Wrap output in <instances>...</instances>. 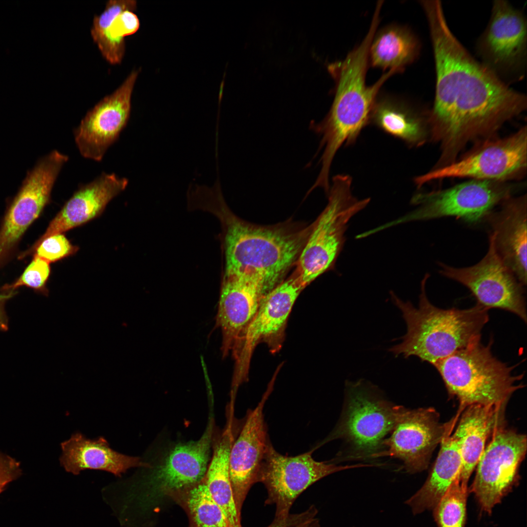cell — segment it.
Here are the masks:
<instances>
[{"mask_svg":"<svg viewBox=\"0 0 527 527\" xmlns=\"http://www.w3.org/2000/svg\"><path fill=\"white\" fill-rule=\"evenodd\" d=\"M449 425L440 421L433 407L409 409L404 407L383 448L372 458L390 457L401 460L406 472L426 469L432 452L444 438Z\"/></svg>","mask_w":527,"mask_h":527,"instance_id":"obj_16","label":"cell"},{"mask_svg":"<svg viewBox=\"0 0 527 527\" xmlns=\"http://www.w3.org/2000/svg\"><path fill=\"white\" fill-rule=\"evenodd\" d=\"M68 160L67 156L54 150L28 173L0 229V264L49 203L53 185Z\"/></svg>","mask_w":527,"mask_h":527,"instance_id":"obj_15","label":"cell"},{"mask_svg":"<svg viewBox=\"0 0 527 527\" xmlns=\"http://www.w3.org/2000/svg\"><path fill=\"white\" fill-rule=\"evenodd\" d=\"M351 183L347 175L333 178L327 204L311 225L296 264L294 273L304 288L334 266L345 243L348 222L370 201L354 197Z\"/></svg>","mask_w":527,"mask_h":527,"instance_id":"obj_6","label":"cell"},{"mask_svg":"<svg viewBox=\"0 0 527 527\" xmlns=\"http://www.w3.org/2000/svg\"><path fill=\"white\" fill-rule=\"evenodd\" d=\"M375 30L370 28L362 41L348 53L343 61L328 66L335 81V96L331 108L319 123L311 122L310 128L321 137L318 177L329 178L335 155L343 145L355 142L362 130L370 121L371 111L383 84L392 75L402 72L387 70L371 85L366 83L369 64V49Z\"/></svg>","mask_w":527,"mask_h":527,"instance_id":"obj_3","label":"cell"},{"mask_svg":"<svg viewBox=\"0 0 527 527\" xmlns=\"http://www.w3.org/2000/svg\"><path fill=\"white\" fill-rule=\"evenodd\" d=\"M266 295L260 282L251 276H224L215 322L222 333L223 357L236 348Z\"/></svg>","mask_w":527,"mask_h":527,"instance_id":"obj_19","label":"cell"},{"mask_svg":"<svg viewBox=\"0 0 527 527\" xmlns=\"http://www.w3.org/2000/svg\"><path fill=\"white\" fill-rule=\"evenodd\" d=\"M270 390L269 388L254 409L248 411L229 453V478L235 505L240 515L249 489L258 482L261 464L270 442L263 414Z\"/></svg>","mask_w":527,"mask_h":527,"instance_id":"obj_18","label":"cell"},{"mask_svg":"<svg viewBox=\"0 0 527 527\" xmlns=\"http://www.w3.org/2000/svg\"><path fill=\"white\" fill-rule=\"evenodd\" d=\"M228 426L213 446L212 458L203 478L209 493L225 517L228 527H242L229 475V456L234 442Z\"/></svg>","mask_w":527,"mask_h":527,"instance_id":"obj_29","label":"cell"},{"mask_svg":"<svg viewBox=\"0 0 527 527\" xmlns=\"http://www.w3.org/2000/svg\"><path fill=\"white\" fill-rule=\"evenodd\" d=\"M140 69L132 71L117 89L99 101L74 131L81 155L96 162L117 140L129 120L134 85Z\"/></svg>","mask_w":527,"mask_h":527,"instance_id":"obj_17","label":"cell"},{"mask_svg":"<svg viewBox=\"0 0 527 527\" xmlns=\"http://www.w3.org/2000/svg\"><path fill=\"white\" fill-rule=\"evenodd\" d=\"M50 271L49 263L34 256L20 277L12 284L4 285L1 290L4 292L14 291L19 287L25 286L47 295L48 292L46 285Z\"/></svg>","mask_w":527,"mask_h":527,"instance_id":"obj_32","label":"cell"},{"mask_svg":"<svg viewBox=\"0 0 527 527\" xmlns=\"http://www.w3.org/2000/svg\"><path fill=\"white\" fill-rule=\"evenodd\" d=\"M14 294V291L0 293V331L8 329V318L5 309V303Z\"/></svg>","mask_w":527,"mask_h":527,"instance_id":"obj_35","label":"cell"},{"mask_svg":"<svg viewBox=\"0 0 527 527\" xmlns=\"http://www.w3.org/2000/svg\"><path fill=\"white\" fill-rule=\"evenodd\" d=\"M477 465L469 490L481 509L490 514L518 484L519 467L527 448L526 435L506 428L504 424L496 427Z\"/></svg>","mask_w":527,"mask_h":527,"instance_id":"obj_12","label":"cell"},{"mask_svg":"<svg viewBox=\"0 0 527 527\" xmlns=\"http://www.w3.org/2000/svg\"><path fill=\"white\" fill-rule=\"evenodd\" d=\"M317 514V509L311 505L301 513L275 516L272 522L267 527H320Z\"/></svg>","mask_w":527,"mask_h":527,"instance_id":"obj_34","label":"cell"},{"mask_svg":"<svg viewBox=\"0 0 527 527\" xmlns=\"http://www.w3.org/2000/svg\"><path fill=\"white\" fill-rule=\"evenodd\" d=\"M436 68L435 100L427 118L431 139L454 158L470 142L495 137L527 108L526 96L475 60L451 32L441 2H423Z\"/></svg>","mask_w":527,"mask_h":527,"instance_id":"obj_1","label":"cell"},{"mask_svg":"<svg viewBox=\"0 0 527 527\" xmlns=\"http://www.w3.org/2000/svg\"><path fill=\"white\" fill-rule=\"evenodd\" d=\"M469 492L457 478L433 508V517L438 527H464L466 500Z\"/></svg>","mask_w":527,"mask_h":527,"instance_id":"obj_31","label":"cell"},{"mask_svg":"<svg viewBox=\"0 0 527 527\" xmlns=\"http://www.w3.org/2000/svg\"><path fill=\"white\" fill-rule=\"evenodd\" d=\"M429 277L421 281L418 308L404 302L391 292L394 304L401 311L406 325L402 342L388 351L405 358L414 356L433 365L458 350L481 339V331L489 320L488 309L476 304L467 309H442L428 300L426 285Z\"/></svg>","mask_w":527,"mask_h":527,"instance_id":"obj_4","label":"cell"},{"mask_svg":"<svg viewBox=\"0 0 527 527\" xmlns=\"http://www.w3.org/2000/svg\"><path fill=\"white\" fill-rule=\"evenodd\" d=\"M527 129L525 126L503 138H491L476 143L471 152L445 167L432 169L414 178L418 187L436 180L470 178L508 182L526 174Z\"/></svg>","mask_w":527,"mask_h":527,"instance_id":"obj_9","label":"cell"},{"mask_svg":"<svg viewBox=\"0 0 527 527\" xmlns=\"http://www.w3.org/2000/svg\"><path fill=\"white\" fill-rule=\"evenodd\" d=\"M61 447V465L66 471L75 475L90 469L106 471L120 477L132 467H151L139 457L127 456L113 450L103 437L91 440L77 433L62 442Z\"/></svg>","mask_w":527,"mask_h":527,"instance_id":"obj_23","label":"cell"},{"mask_svg":"<svg viewBox=\"0 0 527 527\" xmlns=\"http://www.w3.org/2000/svg\"><path fill=\"white\" fill-rule=\"evenodd\" d=\"M439 272L467 287L479 304L488 310L498 308L514 313L527 322L525 286L498 254L492 236L488 250L476 264L455 267L438 263Z\"/></svg>","mask_w":527,"mask_h":527,"instance_id":"obj_11","label":"cell"},{"mask_svg":"<svg viewBox=\"0 0 527 527\" xmlns=\"http://www.w3.org/2000/svg\"><path fill=\"white\" fill-rule=\"evenodd\" d=\"M493 339L483 345L481 339L436 363L448 395L456 398L460 408L471 405H506L511 395L524 386V374L512 373L509 366L494 356Z\"/></svg>","mask_w":527,"mask_h":527,"instance_id":"obj_5","label":"cell"},{"mask_svg":"<svg viewBox=\"0 0 527 527\" xmlns=\"http://www.w3.org/2000/svg\"><path fill=\"white\" fill-rule=\"evenodd\" d=\"M211 420L200 439L171 448L154 468L151 482L166 492H182L199 483L209 465L213 435Z\"/></svg>","mask_w":527,"mask_h":527,"instance_id":"obj_21","label":"cell"},{"mask_svg":"<svg viewBox=\"0 0 527 527\" xmlns=\"http://www.w3.org/2000/svg\"><path fill=\"white\" fill-rule=\"evenodd\" d=\"M79 248L73 245L63 234H56L43 240L33 253L48 263L55 262L75 254Z\"/></svg>","mask_w":527,"mask_h":527,"instance_id":"obj_33","label":"cell"},{"mask_svg":"<svg viewBox=\"0 0 527 527\" xmlns=\"http://www.w3.org/2000/svg\"><path fill=\"white\" fill-rule=\"evenodd\" d=\"M371 121L385 132L410 145L418 146L425 141L421 117L402 98L379 93L371 111Z\"/></svg>","mask_w":527,"mask_h":527,"instance_id":"obj_27","label":"cell"},{"mask_svg":"<svg viewBox=\"0 0 527 527\" xmlns=\"http://www.w3.org/2000/svg\"><path fill=\"white\" fill-rule=\"evenodd\" d=\"M527 37L523 13L507 1H494L488 25L477 43L482 63L505 83L520 79L526 66Z\"/></svg>","mask_w":527,"mask_h":527,"instance_id":"obj_13","label":"cell"},{"mask_svg":"<svg viewBox=\"0 0 527 527\" xmlns=\"http://www.w3.org/2000/svg\"><path fill=\"white\" fill-rule=\"evenodd\" d=\"M371 465L337 466L318 462L312 451L295 456L283 455L269 443L260 469L258 482L266 488V504H275V516L285 515L296 499L310 486L333 473Z\"/></svg>","mask_w":527,"mask_h":527,"instance_id":"obj_14","label":"cell"},{"mask_svg":"<svg viewBox=\"0 0 527 527\" xmlns=\"http://www.w3.org/2000/svg\"><path fill=\"white\" fill-rule=\"evenodd\" d=\"M458 419L456 414L449 420L438 456L425 483L405 502L414 515L433 509L459 477L462 466L461 442L454 432Z\"/></svg>","mask_w":527,"mask_h":527,"instance_id":"obj_25","label":"cell"},{"mask_svg":"<svg viewBox=\"0 0 527 527\" xmlns=\"http://www.w3.org/2000/svg\"><path fill=\"white\" fill-rule=\"evenodd\" d=\"M516 188L508 182L473 180L445 189L419 193L411 200L418 207L391 224L449 217L475 224L486 221L496 207L512 197Z\"/></svg>","mask_w":527,"mask_h":527,"instance_id":"obj_8","label":"cell"},{"mask_svg":"<svg viewBox=\"0 0 527 527\" xmlns=\"http://www.w3.org/2000/svg\"><path fill=\"white\" fill-rule=\"evenodd\" d=\"M137 7L132 0H110L93 20L91 35L103 57L110 64L120 63L125 50L124 39L135 34L140 21L133 12Z\"/></svg>","mask_w":527,"mask_h":527,"instance_id":"obj_26","label":"cell"},{"mask_svg":"<svg viewBox=\"0 0 527 527\" xmlns=\"http://www.w3.org/2000/svg\"><path fill=\"white\" fill-rule=\"evenodd\" d=\"M345 401L338 424L328 440L343 439L352 451L350 458H372L383 450L404 406L384 398L376 387L363 380L345 383Z\"/></svg>","mask_w":527,"mask_h":527,"instance_id":"obj_7","label":"cell"},{"mask_svg":"<svg viewBox=\"0 0 527 527\" xmlns=\"http://www.w3.org/2000/svg\"><path fill=\"white\" fill-rule=\"evenodd\" d=\"M192 527H228L219 505L213 499L203 479L184 491Z\"/></svg>","mask_w":527,"mask_h":527,"instance_id":"obj_30","label":"cell"},{"mask_svg":"<svg viewBox=\"0 0 527 527\" xmlns=\"http://www.w3.org/2000/svg\"><path fill=\"white\" fill-rule=\"evenodd\" d=\"M505 405H471L461 410L454 433L460 439L462 466L458 479L467 486L488 437L504 424Z\"/></svg>","mask_w":527,"mask_h":527,"instance_id":"obj_24","label":"cell"},{"mask_svg":"<svg viewBox=\"0 0 527 527\" xmlns=\"http://www.w3.org/2000/svg\"><path fill=\"white\" fill-rule=\"evenodd\" d=\"M304 288L293 273L264 298L232 353L235 360L232 392L236 393L247 380L251 359L259 344H265L273 353L280 350L289 314Z\"/></svg>","mask_w":527,"mask_h":527,"instance_id":"obj_10","label":"cell"},{"mask_svg":"<svg viewBox=\"0 0 527 527\" xmlns=\"http://www.w3.org/2000/svg\"><path fill=\"white\" fill-rule=\"evenodd\" d=\"M527 195L511 197L486 220L496 250L519 281L527 285Z\"/></svg>","mask_w":527,"mask_h":527,"instance_id":"obj_22","label":"cell"},{"mask_svg":"<svg viewBox=\"0 0 527 527\" xmlns=\"http://www.w3.org/2000/svg\"><path fill=\"white\" fill-rule=\"evenodd\" d=\"M419 51V41L409 28L389 24L374 34L369 49V64L383 70L402 71L417 59Z\"/></svg>","mask_w":527,"mask_h":527,"instance_id":"obj_28","label":"cell"},{"mask_svg":"<svg viewBox=\"0 0 527 527\" xmlns=\"http://www.w3.org/2000/svg\"><path fill=\"white\" fill-rule=\"evenodd\" d=\"M128 183L125 178L113 173H102L92 182L79 187L51 221L44 234L24 255L32 253L46 238L63 234L98 217Z\"/></svg>","mask_w":527,"mask_h":527,"instance_id":"obj_20","label":"cell"},{"mask_svg":"<svg viewBox=\"0 0 527 527\" xmlns=\"http://www.w3.org/2000/svg\"><path fill=\"white\" fill-rule=\"evenodd\" d=\"M200 208L220 220L223 230L224 276L249 275L257 279L268 294L284 280L296 264L311 230L281 224L262 226L246 222L229 209L222 190L202 199Z\"/></svg>","mask_w":527,"mask_h":527,"instance_id":"obj_2","label":"cell"}]
</instances>
